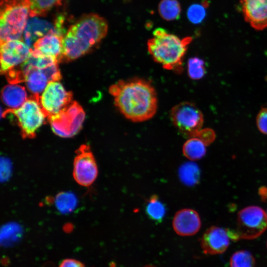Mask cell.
I'll use <instances>...</instances> for the list:
<instances>
[{
    "label": "cell",
    "instance_id": "obj_26",
    "mask_svg": "<svg viewBox=\"0 0 267 267\" xmlns=\"http://www.w3.org/2000/svg\"><path fill=\"white\" fill-rule=\"evenodd\" d=\"M58 63H55L45 68L40 69L46 75L48 82L59 81L61 79Z\"/></svg>",
    "mask_w": 267,
    "mask_h": 267
},
{
    "label": "cell",
    "instance_id": "obj_29",
    "mask_svg": "<svg viewBox=\"0 0 267 267\" xmlns=\"http://www.w3.org/2000/svg\"><path fill=\"white\" fill-rule=\"evenodd\" d=\"M59 267H84V266L78 261L72 259H68L63 261L60 264Z\"/></svg>",
    "mask_w": 267,
    "mask_h": 267
},
{
    "label": "cell",
    "instance_id": "obj_13",
    "mask_svg": "<svg viewBox=\"0 0 267 267\" xmlns=\"http://www.w3.org/2000/svg\"><path fill=\"white\" fill-rule=\"evenodd\" d=\"M244 19L256 30L267 28V0H240Z\"/></svg>",
    "mask_w": 267,
    "mask_h": 267
},
{
    "label": "cell",
    "instance_id": "obj_20",
    "mask_svg": "<svg viewBox=\"0 0 267 267\" xmlns=\"http://www.w3.org/2000/svg\"><path fill=\"white\" fill-rule=\"evenodd\" d=\"M165 205L159 200L156 195H152L148 200L145 206V212L151 220L161 222L166 214Z\"/></svg>",
    "mask_w": 267,
    "mask_h": 267
},
{
    "label": "cell",
    "instance_id": "obj_31",
    "mask_svg": "<svg viewBox=\"0 0 267 267\" xmlns=\"http://www.w3.org/2000/svg\"><path fill=\"white\" fill-rule=\"evenodd\" d=\"M142 267H157L155 266L152 265H145Z\"/></svg>",
    "mask_w": 267,
    "mask_h": 267
},
{
    "label": "cell",
    "instance_id": "obj_1",
    "mask_svg": "<svg viewBox=\"0 0 267 267\" xmlns=\"http://www.w3.org/2000/svg\"><path fill=\"white\" fill-rule=\"evenodd\" d=\"M109 91L121 113L132 122L147 121L157 112V93L148 81L139 78L121 80L111 85Z\"/></svg>",
    "mask_w": 267,
    "mask_h": 267
},
{
    "label": "cell",
    "instance_id": "obj_28",
    "mask_svg": "<svg viewBox=\"0 0 267 267\" xmlns=\"http://www.w3.org/2000/svg\"><path fill=\"white\" fill-rule=\"evenodd\" d=\"M200 138L206 145L212 142L215 138V134L213 130L210 129L201 130L194 136Z\"/></svg>",
    "mask_w": 267,
    "mask_h": 267
},
{
    "label": "cell",
    "instance_id": "obj_12",
    "mask_svg": "<svg viewBox=\"0 0 267 267\" xmlns=\"http://www.w3.org/2000/svg\"><path fill=\"white\" fill-rule=\"evenodd\" d=\"M230 240L226 229L212 226L203 234L201 246L206 254H221L224 253L228 247Z\"/></svg>",
    "mask_w": 267,
    "mask_h": 267
},
{
    "label": "cell",
    "instance_id": "obj_9",
    "mask_svg": "<svg viewBox=\"0 0 267 267\" xmlns=\"http://www.w3.org/2000/svg\"><path fill=\"white\" fill-rule=\"evenodd\" d=\"M73 161V176L80 185L89 187L96 179L97 166L89 145H81L75 152Z\"/></svg>",
    "mask_w": 267,
    "mask_h": 267
},
{
    "label": "cell",
    "instance_id": "obj_27",
    "mask_svg": "<svg viewBox=\"0 0 267 267\" xmlns=\"http://www.w3.org/2000/svg\"><path fill=\"white\" fill-rule=\"evenodd\" d=\"M257 125L258 129L264 134H267V108H263L257 117Z\"/></svg>",
    "mask_w": 267,
    "mask_h": 267
},
{
    "label": "cell",
    "instance_id": "obj_25",
    "mask_svg": "<svg viewBox=\"0 0 267 267\" xmlns=\"http://www.w3.org/2000/svg\"><path fill=\"white\" fill-rule=\"evenodd\" d=\"M205 15L206 11L204 7L199 4L191 5L187 12L188 19L194 24L200 23L204 18Z\"/></svg>",
    "mask_w": 267,
    "mask_h": 267
},
{
    "label": "cell",
    "instance_id": "obj_30",
    "mask_svg": "<svg viewBox=\"0 0 267 267\" xmlns=\"http://www.w3.org/2000/svg\"><path fill=\"white\" fill-rule=\"evenodd\" d=\"M259 193L262 199L265 201H267V189L266 187H261L259 190Z\"/></svg>",
    "mask_w": 267,
    "mask_h": 267
},
{
    "label": "cell",
    "instance_id": "obj_4",
    "mask_svg": "<svg viewBox=\"0 0 267 267\" xmlns=\"http://www.w3.org/2000/svg\"><path fill=\"white\" fill-rule=\"evenodd\" d=\"M30 0H0V44L11 40H22L30 16Z\"/></svg>",
    "mask_w": 267,
    "mask_h": 267
},
{
    "label": "cell",
    "instance_id": "obj_10",
    "mask_svg": "<svg viewBox=\"0 0 267 267\" xmlns=\"http://www.w3.org/2000/svg\"><path fill=\"white\" fill-rule=\"evenodd\" d=\"M73 94L67 91L58 81L49 82L42 94L40 102L46 117L56 114L72 102Z\"/></svg>",
    "mask_w": 267,
    "mask_h": 267
},
{
    "label": "cell",
    "instance_id": "obj_32",
    "mask_svg": "<svg viewBox=\"0 0 267 267\" xmlns=\"http://www.w3.org/2000/svg\"><path fill=\"white\" fill-rule=\"evenodd\" d=\"M55 0L56 1L57 3V4L58 5V4H60L61 3V2L64 0Z\"/></svg>",
    "mask_w": 267,
    "mask_h": 267
},
{
    "label": "cell",
    "instance_id": "obj_23",
    "mask_svg": "<svg viewBox=\"0 0 267 267\" xmlns=\"http://www.w3.org/2000/svg\"><path fill=\"white\" fill-rule=\"evenodd\" d=\"M77 204L75 195L69 192L58 193L55 198V205L58 210L62 213L71 212L74 209Z\"/></svg>",
    "mask_w": 267,
    "mask_h": 267
},
{
    "label": "cell",
    "instance_id": "obj_19",
    "mask_svg": "<svg viewBox=\"0 0 267 267\" xmlns=\"http://www.w3.org/2000/svg\"><path fill=\"white\" fill-rule=\"evenodd\" d=\"M158 12L166 21L178 19L181 12V7L177 0H162L158 4Z\"/></svg>",
    "mask_w": 267,
    "mask_h": 267
},
{
    "label": "cell",
    "instance_id": "obj_7",
    "mask_svg": "<svg viewBox=\"0 0 267 267\" xmlns=\"http://www.w3.org/2000/svg\"><path fill=\"white\" fill-rule=\"evenodd\" d=\"M47 118L55 134L68 138L73 136L81 130L85 113L82 107L77 102L73 101L58 113Z\"/></svg>",
    "mask_w": 267,
    "mask_h": 267
},
{
    "label": "cell",
    "instance_id": "obj_24",
    "mask_svg": "<svg viewBox=\"0 0 267 267\" xmlns=\"http://www.w3.org/2000/svg\"><path fill=\"white\" fill-rule=\"evenodd\" d=\"M206 71L205 63L203 60L196 57L188 59L187 73L190 79H201L205 76Z\"/></svg>",
    "mask_w": 267,
    "mask_h": 267
},
{
    "label": "cell",
    "instance_id": "obj_14",
    "mask_svg": "<svg viewBox=\"0 0 267 267\" xmlns=\"http://www.w3.org/2000/svg\"><path fill=\"white\" fill-rule=\"evenodd\" d=\"M63 36L60 33L50 32L38 38L33 44L31 54L51 57L59 63L63 51Z\"/></svg>",
    "mask_w": 267,
    "mask_h": 267
},
{
    "label": "cell",
    "instance_id": "obj_5",
    "mask_svg": "<svg viewBox=\"0 0 267 267\" xmlns=\"http://www.w3.org/2000/svg\"><path fill=\"white\" fill-rule=\"evenodd\" d=\"M267 229L266 212L258 206H249L239 211L237 226L234 229H226L232 241L250 240L260 236Z\"/></svg>",
    "mask_w": 267,
    "mask_h": 267
},
{
    "label": "cell",
    "instance_id": "obj_34",
    "mask_svg": "<svg viewBox=\"0 0 267 267\" xmlns=\"http://www.w3.org/2000/svg\"></svg>",
    "mask_w": 267,
    "mask_h": 267
},
{
    "label": "cell",
    "instance_id": "obj_6",
    "mask_svg": "<svg viewBox=\"0 0 267 267\" xmlns=\"http://www.w3.org/2000/svg\"><path fill=\"white\" fill-rule=\"evenodd\" d=\"M39 94H32L19 108L6 110L3 116L8 113L15 115L23 138H33L36 132L43 125L46 116L40 102Z\"/></svg>",
    "mask_w": 267,
    "mask_h": 267
},
{
    "label": "cell",
    "instance_id": "obj_16",
    "mask_svg": "<svg viewBox=\"0 0 267 267\" xmlns=\"http://www.w3.org/2000/svg\"><path fill=\"white\" fill-rule=\"evenodd\" d=\"M1 97L3 103L10 109L20 107L27 99L24 87L17 84L6 85L1 90Z\"/></svg>",
    "mask_w": 267,
    "mask_h": 267
},
{
    "label": "cell",
    "instance_id": "obj_21",
    "mask_svg": "<svg viewBox=\"0 0 267 267\" xmlns=\"http://www.w3.org/2000/svg\"><path fill=\"white\" fill-rule=\"evenodd\" d=\"M181 181L188 185H195L199 181L200 171L197 165L189 163L183 165L179 170Z\"/></svg>",
    "mask_w": 267,
    "mask_h": 267
},
{
    "label": "cell",
    "instance_id": "obj_18",
    "mask_svg": "<svg viewBox=\"0 0 267 267\" xmlns=\"http://www.w3.org/2000/svg\"><path fill=\"white\" fill-rule=\"evenodd\" d=\"M205 143L199 137L193 136L187 139L183 145L182 152L188 159L195 161L203 158L206 154Z\"/></svg>",
    "mask_w": 267,
    "mask_h": 267
},
{
    "label": "cell",
    "instance_id": "obj_2",
    "mask_svg": "<svg viewBox=\"0 0 267 267\" xmlns=\"http://www.w3.org/2000/svg\"><path fill=\"white\" fill-rule=\"evenodd\" d=\"M108 25L103 17L94 13L82 16L64 35L60 62H67L86 54L106 36Z\"/></svg>",
    "mask_w": 267,
    "mask_h": 267
},
{
    "label": "cell",
    "instance_id": "obj_33",
    "mask_svg": "<svg viewBox=\"0 0 267 267\" xmlns=\"http://www.w3.org/2000/svg\"><path fill=\"white\" fill-rule=\"evenodd\" d=\"M266 214V216H267V210Z\"/></svg>",
    "mask_w": 267,
    "mask_h": 267
},
{
    "label": "cell",
    "instance_id": "obj_22",
    "mask_svg": "<svg viewBox=\"0 0 267 267\" xmlns=\"http://www.w3.org/2000/svg\"><path fill=\"white\" fill-rule=\"evenodd\" d=\"M229 265L230 267H255L256 260L250 252L239 250L232 255Z\"/></svg>",
    "mask_w": 267,
    "mask_h": 267
},
{
    "label": "cell",
    "instance_id": "obj_3",
    "mask_svg": "<svg viewBox=\"0 0 267 267\" xmlns=\"http://www.w3.org/2000/svg\"><path fill=\"white\" fill-rule=\"evenodd\" d=\"M192 40L190 37L180 39L165 29L158 28L148 41L147 49L154 61L164 68L180 73L182 71L183 57Z\"/></svg>",
    "mask_w": 267,
    "mask_h": 267
},
{
    "label": "cell",
    "instance_id": "obj_15",
    "mask_svg": "<svg viewBox=\"0 0 267 267\" xmlns=\"http://www.w3.org/2000/svg\"><path fill=\"white\" fill-rule=\"evenodd\" d=\"M201 220L198 213L191 209H183L178 211L173 220V227L180 236L195 234L201 227Z\"/></svg>",
    "mask_w": 267,
    "mask_h": 267
},
{
    "label": "cell",
    "instance_id": "obj_11",
    "mask_svg": "<svg viewBox=\"0 0 267 267\" xmlns=\"http://www.w3.org/2000/svg\"><path fill=\"white\" fill-rule=\"evenodd\" d=\"M31 48L23 40L9 41L0 44V72L4 74L29 58Z\"/></svg>",
    "mask_w": 267,
    "mask_h": 267
},
{
    "label": "cell",
    "instance_id": "obj_17",
    "mask_svg": "<svg viewBox=\"0 0 267 267\" xmlns=\"http://www.w3.org/2000/svg\"><path fill=\"white\" fill-rule=\"evenodd\" d=\"M25 82L27 89L32 94L39 95L49 82L46 75L33 64L26 70Z\"/></svg>",
    "mask_w": 267,
    "mask_h": 267
},
{
    "label": "cell",
    "instance_id": "obj_8",
    "mask_svg": "<svg viewBox=\"0 0 267 267\" xmlns=\"http://www.w3.org/2000/svg\"><path fill=\"white\" fill-rule=\"evenodd\" d=\"M170 117L178 130L189 137L194 136L201 130L204 122L201 111L194 104L186 101L174 106Z\"/></svg>",
    "mask_w": 267,
    "mask_h": 267
}]
</instances>
